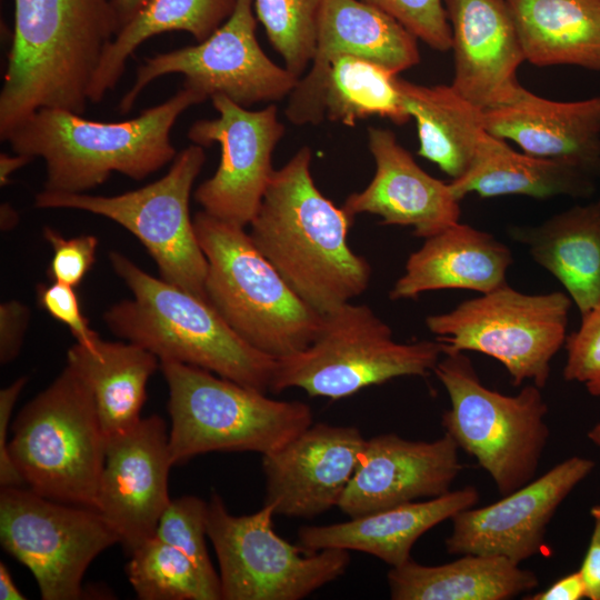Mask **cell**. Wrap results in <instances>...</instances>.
Instances as JSON below:
<instances>
[{"label": "cell", "mask_w": 600, "mask_h": 600, "mask_svg": "<svg viewBox=\"0 0 600 600\" xmlns=\"http://www.w3.org/2000/svg\"><path fill=\"white\" fill-rule=\"evenodd\" d=\"M114 272L133 294L104 312L118 337L160 361L211 371L242 386L270 391L276 359L242 340L204 299L157 279L120 252L109 253Z\"/></svg>", "instance_id": "277c9868"}, {"label": "cell", "mask_w": 600, "mask_h": 600, "mask_svg": "<svg viewBox=\"0 0 600 600\" xmlns=\"http://www.w3.org/2000/svg\"><path fill=\"white\" fill-rule=\"evenodd\" d=\"M458 450L446 432L433 441H412L396 433L366 439L338 508L354 518L444 494L463 468Z\"/></svg>", "instance_id": "d6986e66"}, {"label": "cell", "mask_w": 600, "mask_h": 600, "mask_svg": "<svg viewBox=\"0 0 600 600\" xmlns=\"http://www.w3.org/2000/svg\"><path fill=\"white\" fill-rule=\"evenodd\" d=\"M570 297L560 291L527 294L506 283L426 318L443 350L476 351L498 360L514 387L529 380L543 389L551 360L564 346Z\"/></svg>", "instance_id": "30bf717a"}, {"label": "cell", "mask_w": 600, "mask_h": 600, "mask_svg": "<svg viewBox=\"0 0 600 600\" xmlns=\"http://www.w3.org/2000/svg\"><path fill=\"white\" fill-rule=\"evenodd\" d=\"M204 161L203 147L193 143L176 156L166 176L140 189L112 197L43 190L34 206L88 211L119 223L142 242L162 280L207 300L208 263L189 213Z\"/></svg>", "instance_id": "8fae6325"}, {"label": "cell", "mask_w": 600, "mask_h": 600, "mask_svg": "<svg viewBox=\"0 0 600 600\" xmlns=\"http://www.w3.org/2000/svg\"><path fill=\"white\" fill-rule=\"evenodd\" d=\"M12 427L9 452L27 488L96 509L107 439L92 392L72 367L29 401Z\"/></svg>", "instance_id": "52a82bcc"}, {"label": "cell", "mask_w": 600, "mask_h": 600, "mask_svg": "<svg viewBox=\"0 0 600 600\" xmlns=\"http://www.w3.org/2000/svg\"><path fill=\"white\" fill-rule=\"evenodd\" d=\"M398 79V74L374 61L338 54L329 60L317 81L307 86L297 82L284 113L297 126L318 124L327 118L353 127L372 116L403 124L411 118Z\"/></svg>", "instance_id": "cb8c5ba5"}, {"label": "cell", "mask_w": 600, "mask_h": 600, "mask_svg": "<svg viewBox=\"0 0 600 600\" xmlns=\"http://www.w3.org/2000/svg\"><path fill=\"white\" fill-rule=\"evenodd\" d=\"M563 367L566 381L582 383L593 397H600V306L581 314L578 330L567 334Z\"/></svg>", "instance_id": "74e56055"}, {"label": "cell", "mask_w": 600, "mask_h": 600, "mask_svg": "<svg viewBox=\"0 0 600 600\" xmlns=\"http://www.w3.org/2000/svg\"><path fill=\"white\" fill-rule=\"evenodd\" d=\"M0 599L1 600H23L26 597L17 588L7 566L0 562Z\"/></svg>", "instance_id": "7dc6e473"}, {"label": "cell", "mask_w": 600, "mask_h": 600, "mask_svg": "<svg viewBox=\"0 0 600 600\" xmlns=\"http://www.w3.org/2000/svg\"><path fill=\"white\" fill-rule=\"evenodd\" d=\"M368 147L376 162L370 183L349 194L342 208L351 216H379L382 224L408 226L427 239L459 222L460 201L446 183L426 172L384 128H368Z\"/></svg>", "instance_id": "44dd1931"}, {"label": "cell", "mask_w": 600, "mask_h": 600, "mask_svg": "<svg viewBox=\"0 0 600 600\" xmlns=\"http://www.w3.org/2000/svg\"><path fill=\"white\" fill-rule=\"evenodd\" d=\"M311 158L304 146L274 170L249 234L290 289L324 314L363 293L372 270L348 244L354 218L316 186Z\"/></svg>", "instance_id": "6da1fadb"}, {"label": "cell", "mask_w": 600, "mask_h": 600, "mask_svg": "<svg viewBox=\"0 0 600 600\" xmlns=\"http://www.w3.org/2000/svg\"><path fill=\"white\" fill-rule=\"evenodd\" d=\"M479 500L478 489L467 486L348 521L302 527L298 531V544L308 551L336 548L364 552L390 567H398L411 559V549L422 534L456 513L477 506Z\"/></svg>", "instance_id": "603a6c76"}, {"label": "cell", "mask_w": 600, "mask_h": 600, "mask_svg": "<svg viewBox=\"0 0 600 600\" xmlns=\"http://www.w3.org/2000/svg\"><path fill=\"white\" fill-rule=\"evenodd\" d=\"M508 232L563 286L580 314L600 306V199Z\"/></svg>", "instance_id": "484cf974"}, {"label": "cell", "mask_w": 600, "mask_h": 600, "mask_svg": "<svg viewBox=\"0 0 600 600\" xmlns=\"http://www.w3.org/2000/svg\"><path fill=\"white\" fill-rule=\"evenodd\" d=\"M193 226L208 263L206 294L248 344L274 358L306 349L322 314L303 302L252 242L243 227L203 210Z\"/></svg>", "instance_id": "5b68a950"}, {"label": "cell", "mask_w": 600, "mask_h": 600, "mask_svg": "<svg viewBox=\"0 0 600 600\" xmlns=\"http://www.w3.org/2000/svg\"><path fill=\"white\" fill-rule=\"evenodd\" d=\"M596 179L590 172L571 163L518 152L506 140L487 132L470 170L461 178L451 180L449 186L459 201L470 193L481 198H590L596 191Z\"/></svg>", "instance_id": "83f0119b"}, {"label": "cell", "mask_w": 600, "mask_h": 600, "mask_svg": "<svg viewBox=\"0 0 600 600\" xmlns=\"http://www.w3.org/2000/svg\"><path fill=\"white\" fill-rule=\"evenodd\" d=\"M160 369L169 387L173 464L214 451L264 456L313 423L304 402L274 400L191 364L166 360Z\"/></svg>", "instance_id": "8992f818"}, {"label": "cell", "mask_w": 600, "mask_h": 600, "mask_svg": "<svg viewBox=\"0 0 600 600\" xmlns=\"http://www.w3.org/2000/svg\"><path fill=\"white\" fill-rule=\"evenodd\" d=\"M433 373L450 400L441 417L444 432L477 460L498 492L509 494L533 480L550 437L541 388L529 383L514 396L489 389L463 351L443 350Z\"/></svg>", "instance_id": "ba28073f"}, {"label": "cell", "mask_w": 600, "mask_h": 600, "mask_svg": "<svg viewBox=\"0 0 600 600\" xmlns=\"http://www.w3.org/2000/svg\"><path fill=\"white\" fill-rule=\"evenodd\" d=\"M594 466L591 459L570 457L494 503L456 513L447 552L501 556L518 564L542 552L557 509Z\"/></svg>", "instance_id": "2e32d148"}, {"label": "cell", "mask_w": 600, "mask_h": 600, "mask_svg": "<svg viewBox=\"0 0 600 600\" xmlns=\"http://www.w3.org/2000/svg\"><path fill=\"white\" fill-rule=\"evenodd\" d=\"M127 574L141 600H220V582L208 578L183 552L156 536L132 552Z\"/></svg>", "instance_id": "836d02e7"}, {"label": "cell", "mask_w": 600, "mask_h": 600, "mask_svg": "<svg viewBox=\"0 0 600 600\" xmlns=\"http://www.w3.org/2000/svg\"><path fill=\"white\" fill-rule=\"evenodd\" d=\"M234 7L236 0H149L103 51L89 87V101H101L116 87L128 58L151 37L186 31L201 42L228 20Z\"/></svg>", "instance_id": "d6a6232c"}, {"label": "cell", "mask_w": 600, "mask_h": 600, "mask_svg": "<svg viewBox=\"0 0 600 600\" xmlns=\"http://www.w3.org/2000/svg\"><path fill=\"white\" fill-rule=\"evenodd\" d=\"M14 153V152H13ZM33 158L14 153H1L0 154V184L6 186L9 182L10 176L18 169L28 164Z\"/></svg>", "instance_id": "bcb514c9"}, {"label": "cell", "mask_w": 600, "mask_h": 600, "mask_svg": "<svg viewBox=\"0 0 600 600\" xmlns=\"http://www.w3.org/2000/svg\"><path fill=\"white\" fill-rule=\"evenodd\" d=\"M3 549L33 574L43 600H78L90 563L120 543L96 509L44 498L29 488L1 487Z\"/></svg>", "instance_id": "4fadbf2b"}, {"label": "cell", "mask_w": 600, "mask_h": 600, "mask_svg": "<svg viewBox=\"0 0 600 600\" xmlns=\"http://www.w3.org/2000/svg\"><path fill=\"white\" fill-rule=\"evenodd\" d=\"M208 503L194 496L171 499L161 514L156 537L187 554L211 580L218 581L206 544Z\"/></svg>", "instance_id": "d590c367"}, {"label": "cell", "mask_w": 600, "mask_h": 600, "mask_svg": "<svg viewBox=\"0 0 600 600\" xmlns=\"http://www.w3.org/2000/svg\"><path fill=\"white\" fill-rule=\"evenodd\" d=\"M207 99L198 90L182 87L167 101L119 122L41 108L14 127L3 141L14 153L44 160V190L84 193L102 184L112 172L142 180L174 160L171 128L189 107Z\"/></svg>", "instance_id": "3957f363"}, {"label": "cell", "mask_w": 600, "mask_h": 600, "mask_svg": "<svg viewBox=\"0 0 600 600\" xmlns=\"http://www.w3.org/2000/svg\"><path fill=\"white\" fill-rule=\"evenodd\" d=\"M393 600H507L538 586V577L493 554H462L440 566L412 558L387 574Z\"/></svg>", "instance_id": "f546056e"}, {"label": "cell", "mask_w": 600, "mask_h": 600, "mask_svg": "<svg viewBox=\"0 0 600 600\" xmlns=\"http://www.w3.org/2000/svg\"><path fill=\"white\" fill-rule=\"evenodd\" d=\"M27 383L26 377L18 378L0 391V484L1 487H21L23 481L13 464L9 442L7 441L8 426L16 401Z\"/></svg>", "instance_id": "b9f144b4"}, {"label": "cell", "mask_w": 600, "mask_h": 600, "mask_svg": "<svg viewBox=\"0 0 600 600\" xmlns=\"http://www.w3.org/2000/svg\"><path fill=\"white\" fill-rule=\"evenodd\" d=\"M172 466L169 430L157 414L107 439L96 509L129 553L156 534L171 501L168 477Z\"/></svg>", "instance_id": "e0dca14e"}, {"label": "cell", "mask_w": 600, "mask_h": 600, "mask_svg": "<svg viewBox=\"0 0 600 600\" xmlns=\"http://www.w3.org/2000/svg\"><path fill=\"white\" fill-rule=\"evenodd\" d=\"M211 101L219 116L194 122L188 138L201 147L219 143L221 157L214 174L197 188L194 199L208 214L246 228L274 172L272 154L286 128L274 103L252 111L223 94L212 96Z\"/></svg>", "instance_id": "9a60e30c"}, {"label": "cell", "mask_w": 600, "mask_h": 600, "mask_svg": "<svg viewBox=\"0 0 600 600\" xmlns=\"http://www.w3.org/2000/svg\"><path fill=\"white\" fill-rule=\"evenodd\" d=\"M593 530L579 569L587 588V598L600 600V504L590 509Z\"/></svg>", "instance_id": "7bdbcfd3"}, {"label": "cell", "mask_w": 600, "mask_h": 600, "mask_svg": "<svg viewBox=\"0 0 600 600\" xmlns=\"http://www.w3.org/2000/svg\"><path fill=\"white\" fill-rule=\"evenodd\" d=\"M589 440L600 449V422L596 423L588 432Z\"/></svg>", "instance_id": "681fc988"}, {"label": "cell", "mask_w": 600, "mask_h": 600, "mask_svg": "<svg viewBox=\"0 0 600 600\" xmlns=\"http://www.w3.org/2000/svg\"><path fill=\"white\" fill-rule=\"evenodd\" d=\"M587 598V588L580 571L571 572L547 589L537 592L526 600H580Z\"/></svg>", "instance_id": "ee69618b"}, {"label": "cell", "mask_w": 600, "mask_h": 600, "mask_svg": "<svg viewBox=\"0 0 600 600\" xmlns=\"http://www.w3.org/2000/svg\"><path fill=\"white\" fill-rule=\"evenodd\" d=\"M417 40L394 18L361 0H323L314 56L298 83L317 81L338 54L362 57L399 74L420 62Z\"/></svg>", "instance_id": "4316f807"}, {"label": "cell", "mask_w": 600, "mask_h": 600, "mask_svg": "<svg viewBox=\"0 0 600 600\" xmlns=\"http://www.w3.org/2000/svg\"><path fill=\"white\" fill-rule=\"evenodd\" d=\"M524 60L600 71V0H504Z\"/></svg>", "instance_id": "f1b7e54d"}, {"label": "cell", "mask_w": 600, "mask_h": 600, "mask_svg": "<svg viewBox=\"0 0 600 600\" xmlns=\"http://www.w3.org/2000/svg\"><path fill=\"white\" fill-rule=\"evenodd\" d=\"M67 364L88 383L106 439L132 429L140 420L147 384L160 360L133 342L101 338L88 349L79 343L69 348Z\"/></svg>", "instance_id": "4dcf8cb0"}, {"label": "cell", "mask_w": 600, "mask_h": 600, "mask_svg": "<svg viewBox=\"0 0 600 600\" xmlns=\"http://www.w3.org/2000/svg\"><path fill=\"white\" fill-rule=\"evenodd\" d=\"M364 443L357 427L312 423L283 447L262 456L264 504L276 514L303 519L338 507Z\"/></svg>", "instance_id": "ac0fdd59"}, {"label": "cell", "mask_w": 600, "mask_h": 600, "mask_svg": "<svg viewBox=\"0 0 600 600\" xmlns=\"http://www.w3.org/2000/svg\"><path fill=\"white\" fill-rule=\"evenodd\" d=\"M116 13L118 28L128 24L149 0H110ZM118 30V31H119Z\"/></svg>", "instance_id": "f6af8a7d"}, {"label": "cell", "mask_w": 600, "mask_h": 600, "mask_svg": "<svg viewBox=\"0 0 600 600\" xmlns=\"http://www.w3.org/2000/svg\"><path fill=\"white\" fill-rule=\"evenodd\" d=\"M118 30L110 0H14L1 140L41 108L82 114L93 73Z\"/></svg>", "instance_id": "7a4b0ae2"}, {"label": "cell", "mask_w": 600, "mask_h": 600, "mask_svg": "<svg viewBox=\"0 0 600 600\" xmlns=\"http://www.w3.org/2000/svg\"><path fill=\"white\" fill-rule=\"evenodd\" d=\"M269 504L234 516L213 494L208 502L207 534L219 562L224 600H300L343 576L348 550L308 551L281 538Z\"/></svg>", "instance_id": "7c38bea8"}, {"label": "cell", "mask_w": 600, "mask_h": 600, "mask_svg": "<svg viewBox=\"0 0 600 600\" xmlns=\"http://www.w3.org/2000/svg\"><path fill=\"white\" fill-rule=\"evenodd\" d=\"M256 29L253 0H236L232 14L206 40L146 58L120 100V112L130 111L151 81L170 73L183 74V87L207 98L223 94L244 108L288 97L299 77L263 52Z\"/></svg>", "instance_id": "5bb4252c"}, {"label": "cell", "mask_w": 600, "mask_h": 600, "mask_svg": "<svg viewBox=\"0 0 600 600\" xmlns=\"http://www.w3.org/2000/svg\"><path fill=\"white\" fill-rule=\"evenodd\" d=\"M512 262L506 244L491 233L459 221L424 239L409 256L389 298L417 299L421 293L443 289L488 293L507 283Z\"/></svg>", "instance_id": "d4e9b609"}, {"label": "cell", "mask_w": 600, "mask_h": 600, "mask_svg": "<svg viewBox=\"0 0 600 600\" xmlns=\"http://www.w3.org/2000/svg\"><path fill=\"white\" fill-rule=\"evenodd\" d=\"M453 51V89L486 110L514 100L526 61L504 0H444Z\"/></svg>", "instance_id": "ffe728a7"}, {"label": "cell", "mask_w": 600, "mask_h": 600, "mask_svg": "<svg viewBox=\"0 0 600 600\" xmlns=\"http://www.w3.org/2000/svg\"><path fill=\"white\" fill-rule=\"evenodd\" d=\"M30 320L29 308L18 300L0 306V361L7 364L19 354Z\"/></svg>", "instance_id": "60d3db41"}, {"label": "cell", "mask_w": 600, "mask_h": 600, "mask_svg": "<svg viewBox=\"0 0 600 600\" xmlns=\"http://www.w3.org/2000/svg\"><path fill=\"white\" fill-rule=\"evenodd\" d=\"M442 354L439 340L394 341L370 307L347 302L322 314L306 349L276 359L270 391L299 388L310 397L338 400L394 378L426 377Z\"/></svg>", "instance_id": "9c48e42d"}, {"label": "cell", "mask_w": 600, "mask_h": 600, "mask_svg": "<svg viewBox=\"0 0 600 600\" xmlns=\"http://www.w3.org/2000/svg\"><path fill=\"white\" fill-rule=\"evenodd\" d=\"M322 4L323 0H253L271 46L299 78L314 56Z\"/></svg>", "instance_id": "e575fe53"}, {"label": "cell", "mask_w": 600, "mask_h": 600, "mask_svg": "<svg viewBox=\"0 0 600 600\" xmlns=\"http://www.w3.org/2000/svg\"><path fill=\"white\" fill-rule=\"evenodd\" d=\"M43 237L53 250L47 271L49 279L76 288L96 261L97 237L83 234L64 238L50 227L43 229Z\"/></svg>", "instance_id": "f35d334b"}, {"label": "cell", "mask_w": 600, "mask_h": 600, "mask_svg": "<svg viewBox=\"0 0 600 600\" xmlns=\"http://www.w3.org/2000/svg\"><path fill=\"white\" fill-rule=\"evenodd\" d=\"M19 220L18 213L9 203H3L0 210V223L2 230L14 228Z\"/></svg>", "instance_id": "c3c4849f"}, {"label": "cell", "mask_w": 600, "mask_h": 600, "mask_svg": "<svg viewBox=\"0 0 600 600\" xmlns=\"http://www.w3.org/2000/svg\"><path fill=\"white\" fill-rule=\"evenodd\" d=\"M403 106L418 130V154L452 180L472 167L487 133L483 110L460 96L451 84L421 86L398 79Z\"/></svg>", "instance_id": "1f68e13d"}, {"label": "cell", "mask_w": 600, "mask_h": 600, "mask_svg": "<svg viewBox=\"0 0 600 600\" xmlns=\"http://www.w3.org/2000/svg\"><path fill=\"white\" fill-rule=\"evenodd\" d=\"M483 126L528 154L571 163L600 177V94L554 101L523 88L509 103L483 110Z\"/></svg>", "instance_id": "7402d4cb"}, {"label": "cell", "mask_w": 600, "mask_h": 600, "mask_svg": "<svg viewBox=\"0 0 600 600\" xmlns=\"http://www.w3.org/2000/svg\"><path fill=\"white\" fill-rule=\"evenodd\" d=\"M394 18L417 39L437 51L451 49L452 34L444 0H361Z\"/></svg>", "instance_id": "8d00e7d4"}, {"label": "cell", "mask_w": 600, "mask_h": 600, "mask_svg": "<svg viewBox=\"0 0 600 600\" xmlns=\"http://www.w3.org/2000/svg\"><path fill=\"white\" fill-rule=\"evenodd\" d=\"M37 299L41 309L69 328L77 343L88 349L96 347L100 337L89 328L74 287L56 281L50 284H39Z\"/></svg>", "instance_id": "ab89813d"}]
</instances>
